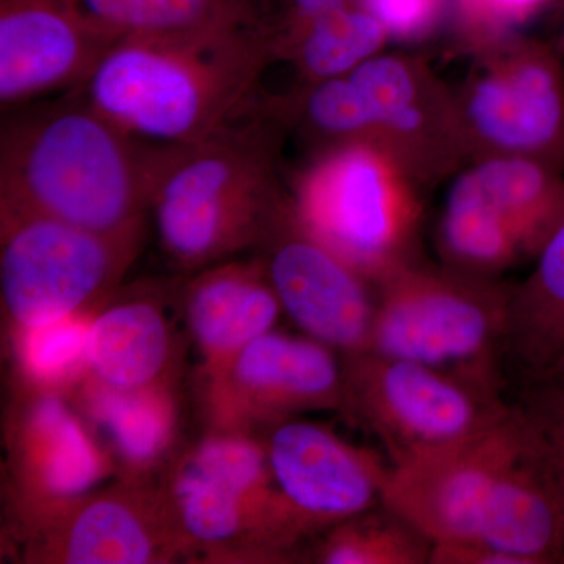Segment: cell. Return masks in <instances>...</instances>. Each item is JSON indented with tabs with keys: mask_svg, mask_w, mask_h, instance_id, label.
Wrapping results in <instances>:
<instances>
[{
	"mask_svg": "<svg viewBox=\"0 0 564 564\" xmlns=\"http://www.w3.org/2000/svg\"><path fill=\"white\" fill-rule=\"evenodd\" d=\"M70 91L58 101L7 110L0 209L109 236H143L154 144L133 139Z\"/></svg>",
	"mask_w": 564,
	"mask_h": 564,
	"instance_id": "1",
	"label": "cell"
},
{
	"mask_svg": "<svg viewBox=\"0 0 564 564\" xmlns=\"http://www.w3.org/2000/svg\"><path fill=\"white\" fill-rule=\"evenodd\" d=\"M273 58L267 24L132 36L115 41L74 90L133 139L180 147L247 113Z\"/></svg>",
	"mask_w": 564,
	"mask_h": 564,
	"instance_id": "2",
	"label": "cell"
},
{
	"mask_svg": "<svg viewBox=\"0 0 564 564\" xmlns=\"http://www.w3.org/2000/svg\"><path fill=\"white\" fill-rule=\"evenodd\" d=\"M273 121L263 110L196 143L154 144L150 212L163 251L182 272L259 247L280 217L288 199L274 174Z\"/></svg>",
	"mask_w": 564,
	"mask_h": 564,
	"instance_id": "3",
	"label": "cell"
},
{
	"mask_svg": "<svg viewBox=\"0 0 564 564\" xmlns=\"http://www.w3.org/2000/svg\"><path fill=\"white\" fill-rule=\"evenodd\" d=\"M161 489L184 556L284 563L307 538L274 484L259 434L207 430L173 459Z\"/></svg>",
	"mask_w": 564,
	"mask_h": 564,
	"instance_id": "4",
	"label": "cell"
},
{
	"mask_svg": "<svg viewBox=\"0 0 564 564\" xmlns=\"http://www.w3.org/2000/svg\"><path fill=\"white\" fill-rule=\"evenodd\" d=\"M377 288L367 351L434 367L502 392L511 288L413 262Z\"/></svg>",
	"mask_w": 564,
	"mask_h": 564,
	"instance_id": "5",
	"label": "cell"
},
{
	"mask_svg": "<svg viewBox=\"0 0 564 564\" xmlns=\"http://www.w3.org/2000/svg\"><path fill=\"white\" fill-rule=\"evenodd\" d=\"M391 155L366 140L329 144L296 177L304 231L375 285L410 263L415 210Z\"/></svg>",
	"mask_w": 564,
	"mask_h": 564,
	"instance_id": "6",
	"label": "cell"
},
{
	"mask_svg": "<svg viewBox=\"0 0 564 564\" xmlns=\"http://www.w3.org/2000/svg\"><path fill=\"white\" fill-rule=\"evenodd\" d=\"M141 242L143 236H109L0 209V291L13 332L87 314L113 291Z\"/></svg>",
	"mask_w": 564,
	"mask_h": 564,
	"instance_id": "7",
	"label": "cell"
},
{
	"mask_svg": "<svg viewBox=\"0 0 564 564\" xmlns=\"http://www.w3.org/2000/svg\"><path fill=\"white\" fill-rule=\"evenodd\" d=\"M344 372V411L383 443L392 464L470 440L511 411L502 392L380 352L345 356Z\"/></svg>",
	"mask_w": 564,
	"mask_h": 564,
	"instance_id": "8",
	"label": "cell"
},
{
	"mask_svg": "<svg viewBox=\"0 0 564 564\" xmlns=\"http://www.w3.org/2000/svg\"><path fill=\"white\" fill-rule=\"evenodd\" d=\"M336 352L310 336L262 334L220 372L202 378L207 425L258 434L311 411L345 410L344 362Z\"/></svg>",
	"mask_w": 564,
	"mask_h": 564,
	"instance_id": "9",
	"label": "cell"
},
{
	"mask_svg": "<svg viewBox=\"0 0 564 564\" xmlns=\"http://www.w3.org/2000/svg\"><path fill=\"white\" fill-rule=\"evenodd\" d=\"M28 563L161 564L184 558L161 488L147 480L88 492L24 522Z\"/></svg>",
	"mask_w": 564,
	"mask_h": 564,
	"instance_id": "10",
	"label": "cell"
},
{
	"mask_svg": "<svg viewBox=\"0 0 564 564\" xmlns=\"http://www.w3.org/2000/svg\"><path fill=\"white\" fill-rule=\"evenodd\" d=\"M462 131L491 155L564 170V76L551 47L514 41L477 69L459 109Z\"/></svg>",
	"mask_w": 564,
	"mask_h": 564,
	"instance_id": "11",
	"label": "cell"
},
{
	"mask_svg": "<svg viewBox=\"0 0 564 564\" xmlns=\"http://www.w3.org/2000/svg\"><path fill=\"white\" fill-rule=\"evenodd\" d=\"M521 452L511 410L470 440L391 464L381 503L432 544L474 541L494 486Z\"/></svg>",
	"mask_w": 564,
	"mask_h": 564,
	"instance_id": "12",
	"label": "cell"
},
{
	"mask_svg": "<svg viewBox=\"0 0 564 564\" xmlns=\"http://www.w3.org/2000/svg\"><path fill=\"white\" fill-rule=\"evenodd\" d=\"M259 248L282 313L306 336L344 358L369 350L377 310L372 282L304 231L289 199Z\"/></svg>",
	"mask_w": 564,
	"mask_h": 564,
	"instance_id": "13",
	"label": "cell"
},
{
	"mask_svg": "<svg viewBox=\"0 0 564 564\" xmlns=\"http://www.w3.org/2000/svg\"><path fill=\"white\" fill-rule=\"evenodd\" d=\"M258 434L274 484L307 536L381 505L389 466L377 452L300 417Z\"/></svg>",
	"mask_w": 564,
	"mask_h": 564,
	"instance_id": "14",
	"label": "cell"
},
{
	"mask_svg": "<svg viewBox=\"0 0 564 564\" xmlns=\"http://www.w3.org/2000/svg\"><path fill=\"white\" fill-rule=\"evenodd\" d=\"M113 43L69 0H0L2 109L52 90H74Z\"/></svg>",
	"mask_w": 564,
	"mask_h": 564,
	"instance_id": "15",
	"label": "cell"
},
{
	"mask_svg": "<svg viewBox=\"0 0 564 564\" xmlns=\"http://www.w3.org/2000/svg\"><path fill=\"white\" fill-rule=\"evenodd\" d=\"M11 421L10 466L22 521L91 492L111 467L57 392L29 388Z\"/></svg>",
	"mask_w": 564,
	"mask_h": 564,
	"instance_id": "16",
	"label": "cell"
},
{
	"mask_svg": "<svg viewBox=\"0 0 564 564\" xmlns=\"http://www.w3.org/2000/svg\"><path fill=\"white\" fill-rule=\"evenodd\" d=\"M185 322L202 358V378L228 366L272 332L282 313L261 258L226 261L198 270L182 291Z\"/></svg>",
	"mask_w": 564,
	"mask_h": 564,
	"instance_id": "17",
	"label": "cell"
},
{
	"mask_svg": "<svg viewBox=\"0 0 564 564\" xmlns=\"http://www.w3.org/2000/svg\"><path fill=\"white\" fill-rule=\"evenodd\" d=\"M174 364L170 323L158 302L122 300L90 322L87 375L117 391L166 386Z\"/></svg>",
	"mask_w": 564,
	"mask_h": 564,
	"instance_id": "18",
	"label": "cell"
},
{
	"mask_svg": "<svg viewBox=\"0 0 564 564\" xmlns=\"http://www.w3.org/2000/svg\"><path fill=\"white\" fill-rule=\"evenodd\" d=\"M536 259L533 273L510 292L505 359L518 378L564 364V218Z\"/></svg>",
	"mask_w": 564,
	"mask_h": 564,
	"instance_id": "19",
	"label": "cell"
},
{
	"mask_svg": "<svg viewBox=\"0 0 564 564\" xmlns=\"http://www.w3.org/2000/svg\"><path fill=\"white\" fill-rule=\"evenodd\" d=\"M111 40L265 25L267 0H69Z\"/></svg>",
	"mask_w": 564,
	"mask_h": 564,
	"instance_id": "20",
	"label": "cell"
},
{
	"mask_svg": "<svg viewBox=\"0 0 564 564\" xmlns=\"http://www.w3.org/2000/svg\"><path fill=\"white\" fill-rule=\"evenodd\" d=\"M370 120V143L381 147L397 162V154L434 141V104L422 69L397 55H375L347 74Z\"/></svg>",
	"mask_w": 564,
	"mask_h": 564,
	"instance_id": "21",
	"label": "cell"
},
{
	"mask_svg": "<svg viewBox=\"0 0 564 564\" xmlns=\"http://www.w3.org/2000/svg\"><path fill=\"white\" fill-rule=\"evenodd\" d=\"M88 413L107 433L124 480H144L173 443L176 411L169 384L140 391H117L87 375Z\"/></svg>",
	"mask_w": 564,
	"mask_h": 564,
	"instance_id": "22",
	"label": "cell"
},
{
	"mask_svg": "<svg viewBox=\"0 0 564 564\" xmlns=\"http://www.w3.org/2000/svg\"><path fill=\"white\" fill-rule=\"evenodd\" d=\"M388 32L359 3L333 11L304 29L282 52L291 58L307 84L343 77L378 55Z\"/></svg>",
	"mask_w": 564,
	"mask_h": 564,
	"instance_id": "23",
	"label": "cell"
},
{
	"mask_svg": "<svg viewBox=\"0 0 564 564\" xmlns=\"http://www.w3.org/2000/svg\"><path fill=\"white\" fill-rule=\"evenodd\" d=\"M510 404L527 459L564 521V364L518 378V393Z\"/></svg>",
	"mask_w": 564,
	"mask_h": 564,
	"instance_id": "24",
	"label": "cell"
},
{
	"mask_svg": "<svg viewBox=\"0 0 564 564\" xmlns=\"http://www.w3.org/2000/svg\"><path fill=\"white\" fill-rule=\"evenodd\" d=\"M432 541L381 503L332 527L314 549L322 564H426Z\"/></svg>",
	"mask_w": 564,
	"mask_h": 564,
	"instance_id": "25",
	"label": "cell"
},
{
	"mask_svg": "<svg viewBox=\"0 0 564 564\" xmlns=\"http://www.w3.org/2000/svg\"><path fill=\"white\" fill-rule=\"evenodd\" d=\"M88 317L87 313L40 328L14 329L18 361L29 388L58 392L87 377Z\"/></svg>",
	"mask_w": 564,
	"mask_h": 564,
	"instance_id": "26",
	"label": "cell"
},
{
	"mask_svg": "<svg viewBox=\"0 0 564 564\" xmlns=\"http://www.w3.org/2000/svg\"><path fill=\"white\" fill-rule=\"evenodd\" d=\"M372 13L389 36L411 40L432 31L447 0H358Z\"/></svg>",
	"mask_w": 564,
	"mask_h": 564,
	"instance_id": "27",
	"label": "cell"
},
{
	"mask_svg": "<svg viewBox=\"0 0 564 564\" xmlns=\"http://www.w3.org/2000/svg\"><path fill=\"white\" fill-rule=\"evenodd\" d=\"M355 3L358 0H281L280 9L267 18L273 57L281 58L282 52L313 22Z\"/></svg>",
	"mask_w": 564,
	"mask_h": 564,
	"instance_id": "28",
	"label": "cell"
},
{
	"mask_svg": "<svg viewBox=\"0 0 564 564\" xmlns=\"http://www.w3.org/2000/svg\"><path fill=\"white\" fill-rule=\"evenodd\" d=\"M464 20L486 31H500L538 13L549 0H458Z\"/></svg>",
	"mask_w": 564,
	"mask_h": 564,
	"instance_id": "29",
	"label": "cell"
},
{
	"mask_svg": "<svg viewBox=\"0 0 564 564\" xmlns=\"http://www.w3.org/2000/svg\"><path fill=\"white\" fill-rule=\"evenodd\" d=\"M430 564H524L518 556L478 541L432 545Z\"/></svg>",
	"mask_w": 564,
	"mask_h": 564,
	"instance_id": "30",
	"label": "cell"
},
{
	"mask_svg": "<svg viewBox=\"0 0 564 564\" xmlns=\"http://www.w3.org/2000/svg\"><path fill=\"white\" fill-rule=\"evenodd\" d=\"M562 46H563V50H564V35H563V40H562Z\"/></svg>",
	"mask_w": 564,
	"mask_h": 564,
	"instance_id": "31",
	"label": "cell"
}]
</instances>
